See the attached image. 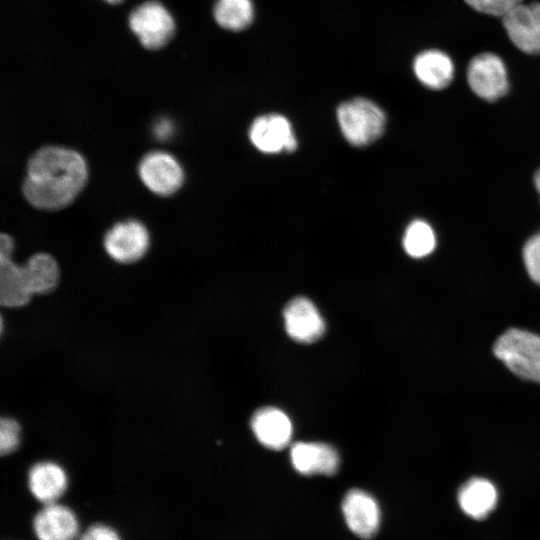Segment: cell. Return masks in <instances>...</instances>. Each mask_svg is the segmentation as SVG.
Instances as JSON below:
<instances>
[{"label": "cell", "mask_w": 540, "mask_h": 540, "mask_svg": "<svg viewBox=\"0 0 540 540\" xmlns=\"http://www.w3.org/2000/svg\"><path fill=\"white\" fill-rule=\"evenodd\" d=\"M87 177V165L80 153L60 146H44L27 163L23 194L38 209L58 210L77 197Z\"/></svg>", "instance_id": "1"}, {"label": "cell", "mask_w": 540, "mask_h": 540, "mask_svg": "<svg viewBox=\"0 0 540 540\" xmlns=\"http://www.w3.org/2000/svg\"><path fill=\"white\" fill-rule=\"evenodd\" d=\"M337 119L345 139L354 146L371 144L384 132L386 116L373 101L357 97L341 103Z\"/></svg>", "instance_id": "2"}, {"label": "cell", "mask_w": 540, "mask_h": 540, "mask_svg": "<svg viewBox=\"0 0 540 540\" xmlns=\"http://www.w3.org/2000/svg\"><path fill=\"white\" fill-rule=\"evenodd\" d=\"M494 354L519 377L540 382V336L510 329L495 342Z\"/></svg>", "instance_id": "3"}, {"label": "cell", "mask_w": 540, "mask_h": 540, "mask_svg": "<svg viewBox=\"0 0 540 540\" xmlns=\"http://www.w3.org/2000/svg\"><path fill=\"white\" fill-rule=\"evenodd\" d=\"M467 82L475 95L489 102L500 99L509 90L506 65L498 55L490 52L471 59L467 67Z\"/></svg>", "instance_id": "4"}, {"label": "cell", "mask_w": 540, "mask_h": 540, "mask_svg": "<svg viewBox=\"0 0 540 540\" xmlns=\"http://www.w3.org/2000/svg\"><path fill=\"white\" fill-rule=\"evenodd\" d=\"M128 23L141 45L147 49L162 47L174 31L169 12L156 1H147L129 14Z\"/></svg>", "instance_id": "5"}, {"label": "cell", "mask_w": 540, "mask_h": 540, "mask_svg": "<svg viewBox=\"0 0 540 540\" xmlns=\"http://www.w3.org/2000/svg\"><path fill=\"white\" fill-rule=\"evenodd\" d=\"M138 174L143 184L159 196L177 192L184 182V171L178 160L164 151L146 154L139 163Z\"/></svg>", "instance_id": "6"}, {"label": "cell", "mask_w": 540, "mask_h": 540, "mask_svg": "<svg viewBox=\"0 0 540 540\" xmlns=\"http://www.w3.org/2000/svg\"><path fill=\"white\" fill-rule=\"evenodd\" d=\"M150 237L146 227L130 219L116 223L104 236V248L116 262L129 264L141 259L149 248Z\"/></svg>", "instance_id": "7"}, {"label": "cell", "mask_w": 540, "mask_h": 540, "mask_svg": "<svg viewBox=\"0 0 540 540\" xmlns=\"http://www.w3.org/2000/svg\"><path fill=\"white\" fill-rule=\"evenodd\" d=\"M511 42L522 52L540 54V3H519L502 16Z\"/></svg>", "instance_id": "8"}, {"label": "cell", "mask_w": 540, "mask_h": 540, "mask_svg": "<svg viewBox=\"0 0 540 540\" xmlns=\"http://www.w3.org/2000/svg\"><path fill=\"white\" fill-rule=\"evenodd\" d=\"M249 138L264 153L293 152L297 148L291 123L276 113L257 117L250 126Z\"/></svg>", "instance_id": "9"}, {"label": "cell", "mask_w": 540, "mask_h": 540, "mask_svg": "<svg viewBox=\"0 0 540 540\" xmlns=\"http://www.w3.org/2000/svg\"><path fill=\"white\" fill-rule=\"evenodd\" d=\"M287 334L297 342L311 343L325 331L324 320L312 301L306 297L292 299L283 311Z\"/></svg>", "instance_id": "10"}, {"label": "cell", "mask_w": 540, "mask_h": 540, "mask_svg": "<svg viewBox=\"0 0 540 540\" xmlns=\"http://www.w3.org/2000/svg\"><path fill=\"white\" fill-rule=\"evenodd\" d=\"M342 512L348 528L362 539L374 537L380 525L377 501L360 489L350 490L342 502Z\"/></svg>", "instance_id": "11"}, {"label": "cell", "mask_w": 540, "mask_h": 540, "mask_svg": "<svg viewBox=\"0 0 540 540\" xmlns=\"http://www.w3.org/2000/svg\"><path fill=\"white\" fill-rule=\"evenodd\" d=\"M39 540H77L78 520L72 510L56 502L45 504L33 521Z\"/></svg>", "instance_id": "12"}, {"label": "cell", "mask_w": 540, "mask_h": 540, "mask_svg": "<svg viewBox=\"0 0 540 540\" xmlns=\"http://www.w3.org/2000/svg\"><path fill=\"white\" fill-rule=\"evenodd\" d=\"M290 456L295 470L304 475L331 476L339 467L337 451L326 443L297 442L291 447Z\"/></svg>", "instance_id": "13"}, {"label": "cell", "mask_w": 540, "mask_h": 540, "mask_svg": "<svg viewBox=\"0 0 540 540\" xmlns=\"http://www.w3.org/2000/svg\"><path fill=\"white\" fill-rule=\"evenodd\" d=\"M251 428L257 440L273 450L285 448L292 436V424L289 417L275 407H263L257 410L251 419Z\"/></svg>", "instance_id": "14"}, {"label": "cell", "mask_w": 540, "mask_h": 540, "mask_svg": "<svg viewBox=\"0 0 540 540\" xmlns=\"http://www.w3.org/2000/svg\"><path fill=\"white\" fill-rule=\"evenodd\" d=\"M418 81L432 90H442L453 81L455 68L449 55L438 49L417 54L412 63Z\"/></svg>", "instance_id": "15"}, {"label": "cell", "mask_w": 540, "mask_h": 540, "mask_svg": "<svg viewBox=\"0 0 540 540\" xmlns=\"http://www.w3.org/2000/svg\"><path fill=\"white\" fill-rule=\"evenodd\" d=\"M457 500L463 513L470 518L481 520L495 509L498 493L492 482L475 477L460 487Z\"/></svg>", "instance_id": "16"}, {"label": "cell", "mask_w": 540, "mask_h": 540, "mask_svg": "<svg viewBox=\"0 0 540 540\" xmlns=\"http://www.w3.org/2000/svg\"><path fill=\"white\" fill-rule=\"evenodd\" d=\"M67 475L58 464L40 462L28 474V485L33 496L44 504L56 502L67 488Z\"/></svg>", "instance_id": "17"}, {"label": "cell", "mask_w": 540, "mask_h": 540, "mask_svg": "<svg viewBox=\"0 0 540 540\" xmlns=\"http://www.w3.org/2000/svg\"><path fill=\"white\" fill-rule=\"evenodd\" d=\"M33 296L23 266L13 262L11 256H0V302L15 308L26 305Z\"/></svg>", "instance_id": "18"}, {"label": "cell", "mask_w": 540, "mask_h": 540, "mask_svg": "<svg viewBox=\"0 0 540 540\" xmlns=\"http://www.w3.org/2000/svg\"><path fill=\"white\" fill-rule=\"evenodd\" d=\"M22 266L33 295L48 293L56 287L60 271L56 260L51 255L35 254Z\"/></svg>", "instance_id": "19"}, {"label": "cell", "mask_w": 540, "mask_h": 540, "mask_svg": "<svg viewBox=\"0 0 540 540\" xmlns=\"http://www.w3.org/2000/svg\"><path fill=\"white\" fill-rule=\"evenodd\" d=\"M213 16L222 28L240 31L252 23L254 5L252 0H217Z\"/></svg>", "instance_id": "20"}, {"label": "cell", "mask_w": 540, "mask_h": 540, "mask_svg": "<svg viewBox=\"0 0 540 540\" xmlns=\"http://www.w3.org/2000/svg\"><path fill=\"white\" fill-rule=\"evenodd\" d=\"M402 243L409 256L423 258L435 250L437 239L434 229L428 222L416 219L406 227Z\"/></svg>", "instance_id": "21"}, {"label": "cell", "mask_w": 540, "mask_h": 540, "mask_svg": "<svg viewBox=\"0 0 540 540\" xmlns=\"http://www.w3.org/2000/svg\"><path fill=\"white\" fill-rule=\"evenodd\" d=\"M522 257L528 275L535 283L540 284V232L526 241Z\"/></svg>", "instance_id": "22"}, {"label": "cell", "mask_w": 540, "mask_h": 540, "mask_svg": "<svg viewBox=\"0 0 540 540\" xmlns=\"http://www.w3.org/2000/svg\"><path fill=\"white\" fill-rule=\"evenodd\" d=\"M20 426L11 418H2L0 423V452L2 455L13 452L20 442Z\"/></svg>", "instance_id": "23"}, {"label": "cell", "mask_w": 540, "mask_h": 540, "mask_svg": "<svg viewBox=\"0 0 540 540\" xmlns=\"http://www.w3.org/2000/svg\"><path fill=\"white\" fill-rule=\"evenodd\" d=\"M474 10L492 15L503 16L522 0H464Z\"/></svg>", "instance_id": "24"}, {"label": "cell", "mask_w": 540, "mask_h": 540, "mask_svg": "<svg viewBox=\"0 0 540 540\" xmlns=\"http://www.w3.org/2000/svg\"><path fill=\"white\" fill-rule=\"evenodd\" d=\"M77 540H121L118 533L103 524H94L83 532Z\"/></svg>", "instance_id": "25"}, {"label": "cell", "mask_w": 540, "mask_h": 540, "mask_svg": "<svg viewBox=\"0 0 540 540\" xmlns=\"http://www.w3.org/2000/svg\"><path fill=\"white\" fill-rule=\"evenodd\" d=\"M174 126L168 119H160L153 126L154 136L159 140H167L173 135Z\"/></svg>", "instance_id": "26"}, {"label": "cell", "mask_w": 540, "mask_h": 540, "mask_svg": "<svg viewBox=\"0 0 540 540\" xmlns=\"http://www.w3.org/2000/svg\"><path fill=\"white\" fill-rule=\"evenodd\" d=\"M14 241L8 234L2 233L0 237V256H12Z\"/></svg>", "instance_id": "27"}, {"label": "cell", "mask_w": 540, "mask_h": 540, "mask_svg": "<svg viewBox=\"0 0 540 540\" xmlns=\"http://www.w3.org/2000/svg\"><path fill=\"white\" fill-rule=\"evenodd\" d=\"M534 185H535V188L537 189L538 193L540 194V168L535 172Z\"/></svg>", "instance_id": "28"}, {"label": "cell", "mask_w": 540, "mask_h": 540, "mask_svg": "<svg viewBox=\"0 0 540 540\" xmlns=\"http://www.w3.org/2000/svg\"><path fill=\"white\" fill-rule=\"evenodd\" d=\"M105 1L108 2V3H112V4H113V3H118V2H120L121 0H105Z\"/></svg>", "instance_id": "29"}]
</instances>
